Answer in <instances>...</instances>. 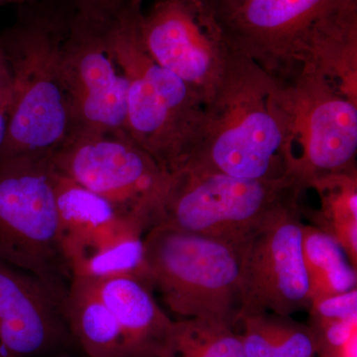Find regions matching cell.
Wrapping results in <instances>:
<instances>
[{
  "label": "cell",
  "mask_w": 357,
  "mask_h": 357,
  "mask_svg": "<svg viewBox=\"0 0 357 357\" xmlns=\"http://www.w3.org/2000/svg\"><path fill=\"white\" fill-rule=\"evenodd\" d=\"M291 138L288 88L241 54L218 95L204 107L178 169L251 180L294 178Z\"/></svg>",
  "instance_id": "cell-1"
},
{
  "label": "cell",
  "mask_w": 357,
  "mask_h": 357,
  "mask_svg": "<svg viewBox=\"0 0 357 357\" xmlns=\"http://www.w3.org/2000/svg\"><path fill=\"white\" fill-rule=\"evenodd\" d=\"M66 23L57 16L34 15L0 40L13 86L0 161L50 155L69 137L72 119L62 76Z\"/></svg>",
  "instance_id": "cell-2"
},
{
  "label": "cell",
  "mask_w": 357,
  "mask_h": 357,
  "mask_svg": "<svg viewBox=\"0 0 357 357\" xmlns=\"http://www.w3.org/2000/svg\"><path fill=\"white\" fill-rule=\"evenodd\" d=\"M140 7L126 3L107 24L115 58L128 81L126 132L171 174L189 151L203 103L148 55L138 32Z\"/></svg>",
  "instance_id": "cell-3"
},
{
  "label": "cell",
  "mask_w": 357,
  "mask_h": 357,
  "mask_svg": "<svg viewBox=\"0 0 357 357\" xmlns=\"http://www.w3.org/2000/svg\"><path fill=\"white\" fill-rule=\"evenodd\" d=\"M152 290L183 319L234 328L241 311V250L211 237L156 225L143 236Z\"/></svg>",
  "instance_id": "cell-4"
},
{
  "label": "cell",
  "mask_w": 357,
  "mask_h": 357,
  "mask_svg": "<svg viewBox=\"0 0 357 357\" xmlns=\"http://www.w3.org/2000/svg\"><path fill=\"white\" fill-rule=\"evenodd\" d=\"M303 191L294 178L251 180L180 168L170 174L156 225L211 237L241 250L274 213L299 204Z\"/></svg>",
  "instance_id": "cell-5"
},
{
  "label": "cell",
  "mask_w": 357,
  "mask_h": 357,
  "mask_svg": "<svg viewBox=\"0 0 357 357\" xmlns=\"http://www.w3.org/2000/svg\"><path fill=\"white\" fill-rule=\"evenodd\" d=\"M0 258L67 295L55 170L49 155L0 161Z\"/></svg>",
  "instance_id": "cell-6"
},
{
  "label": "cell",
  "mask_w": 357,
  "mask_h": 357,
  "mask_svg": "<svg viewBox=\"0 0 357 357\" xmlns=\"http://www.w3.org/2000/svg\"><path fill=\"white\" fill-rule=\"evenodd\" d=\"M49 157L58 173L109 202L144 234L158 223L170 174L126 130L72 132Z\"/></svg>",
  "instance_id": "cell-7"
},
{
  "label": "cell",
  "mask_w": 357,
  "mask_h": 357,
  "mask_svg": "<svg viewBox=\"0 0 357 357\" xmlns=\"http://www.w3.org/2000/svg\"><path fill=\"white\" fill-rule=\"evenodd\" d=\"M138 32L148 55L180 77L204 107L241 56L202 0H159L147 15L140 13Z\"/></svg>",
  "instance_id": "cell-8"
},
{
  "label": "cell",
  "mask_w": 357,
  "mask_h": 357,
  "mask_svg": "<svg viewBox=\"0 0 357 357\" xmlns=\"http://www.w3.org/2000/svg\"><path fill=\"white\" fill-rule=\"evenodd\" d=\"M328 77L303 70L288 88L291 175L305 190L326 176L356 171V96Z\"/></svg>",
  "instance_id": "cell-9"
},
{
  "label": "cell",
  "mask_w": 357,
  "mask_h": 357,
  "mask_svg": "<svg viewBox=\"0 0 357 357\" xmlns=\"http://www.w3.org/2000/svg\"><path fill=\"white\" fill-rule=\"evenodd\" d=\"M109 21L74 14L66 23L62 76L70 133L126 131L128 81L110 47Z\"/></svg>",
  "instance_id": "cell-10"
},
{
  "label": "cell",
  "mask_w": 357,
  "mask_h": 357,
  "mask_svg": "<svg viewBox=\"0 0 357 357\" xmlns=\"http://www.w3.org/2000/svg\"><path fill=\"white\" fill-rule=\"evenodd\" d=\"M303 227L299 204H293L274 213L244 243L237 319L262 312L291 317L310 309Z\"/></svg>",
  "instance_id": "cell-11"
},
{
  "label": "cell",
  "mask_w": 357,
  "mask_h": 357,
  "mask_svg": "<svg viewBox=\"0 0 357 357\" xmlns=\"http://www.w3.org/2000/svg\"><path fill=\"white\" fill-rule=\"evenodd\" d=\"M345 0H249L215 18L230 46L272 73L303 62L312 34Z\"/></svg>",
  "instance_id": "cell-12"
},
{
  "label": "cell",
  "mask_w": 357,
  "mask_h": 357,
  "mask_svg": "<svg viewBox=\"0 0 357 357\" xmlns=\"http://www.w3.org/2000/svg\"><path fill=\"white\" fill-rule=\"evenodd\" d=\"M61 295L0 258V357H38L75 344Z\"/></svg>",
  "instance_id": "cell-13"
},
{
  "label": "cell",
  "mask_w": 357,
  "mask_h": 357,
  "mask_svg": "<svg viewBox=\"0 0 357 357\" xmlns=\"http://www.w3.org/2000/svg\"><path fill=\"white\" fill-rule=\"evenodd\" d=\"M55 187L61 246L72 277L77 268L91 258L131 237L144 236L137 225L122 217L109 202L56 170Z\"/></svg>",
  "instance_id": "cell-14"
},
{
  "label": "cell",
  "mask_w": 357,
  "mask_h": 357,
  "mask_svg": "<svg viewBox=\"0 0 357 357\" xmlns=\"http://www.w3.org/2000/svg\"><path fill=\"white\" fill-rule=\"evenodd\" d=\"M93 281L119 323L129 357H161L174 321L157 304L153 291L133 277Z\"/></svg>",
  "instance_id": "cell-15"
},
{
  "label": "cell",
  "mask_w": 357,
  "mask_h": 357,
  "mask_svg": "<svg viewBox=\"0 0 357 357\" xmlns=\"http://www.w3.org/2000/svg\"><path fill=\"white\" fill-rule=\"evenodd\" d=\"M63 314L75 344L89 357H129L123 333L93 279H72Z\"/></svg>",
  "instance_id": "cell-16"
},
{
  "label": "cell",
  "mask_w": 357,
  "mask_h": 357,
  "mask_svg": "<svg viewBox=\"0 0 357 357\" xmlns=\"http://www.w3.org/2000/svg\"><path fill=\"white\" fill-rule=\"evenodd\" d=\"M302 253L311 304L356 289V268L340 243L324 230L304 225Z\"/></svg>",
  "instance_id": "cell-17"
},
{
  "label": "cell",
  "mask_w": 357,
  "mask_h": 357,
  "mask_svg": "<svg viewBox=\"0 0 357 357\" xmlns=\"http://www.w3.org/2000/svg\"><path fill=\"white\" fill-rule=\"evenodd\" d=\"M245 357H316L317 345L309 326L273 312L241 317Z\"/></svg>",
  "instance_id": "cell-18"
},
{
  "label": "cell",
  "mask_w": 357,
  "mask_h": 357,
  "mask_svg": "<svg viewBox=\"0 0 357 357\" xmlns=\"http://www.w3.org/2000/svg\"><path fill=\"white\" fill-rule=\"evenodd\" d=\"M321 211H312L316 227L332 236L344 249L352 266L357 264L356 171L335 174L314 181Z\"/></svg>",
  "instance_id": "cell-19"
},
{
  "label": "cell",
  "mask_w": 357,
  "mask_h": 357,
  "mask_svg": "<svg viewBox=\"0 0 357 357\" xmlns=\"http://www.w3.org/2000/svg\"><path fill=\"white\" fill-rule=\"evenodd\" d=\"M161 357H245L234 328L201 319L174 321Z\"/></svg>",
  "instance_id": "cell-20"
},
{
  "label": "cell",
  "mask_w": 357,
  "mask_h": 357,
  "mask_svg": "<svg viewBox=\"0 0 357 357\" xmlns=\"http://www.w3.org/2000/svg\"><path fill=\"white\" fill-rule=\"evenodd\" d=\"M310 328L316 340L317 356L344 357L351 338L357 335V319H310Z\"/></svg>",
  "instance_id": "cell-21"
},
{
  "label": "cell",
  "mask_w": 357,
  "mask_h": 357,
  "mask_svg": "<svg viewBox=\"0 0 357 357\" xmlns=\"http://www.w3.org/2000/svg\"><path fill=\"white\" fill-rule=\"evenodd\" d=\"M310 319H357V290L332 296L312 303Z\"/></svg>",
  "instance_id": "cell-22"
},
{
  "label": "cell",
  "mask_w": 357,
  "mask_h": 357,
  "mask_svg": "<svg viewBox=\"0 0 357 357\" xmlns=\"http://www.w3.org/2000/svg\"><path fill=\"white\" fill-rule=\"evenodd\" d=\"M77 15L89 20H112L126 6L128 0H73Z\"/></svg>",
  "instance_id": "cell-23"
},
{
  "label": "cell",
  "mask_w": 357,
  "mask_h": 357,
  "mask_svg": "<svg viewBox=\"0 0 357 357\" xmlns=\"http://www.w3.org/2000/svg\"><path fill=\"white\" fill-rule=\"evenodd\" d=\"M13 86L6 58L0 59V112L9 109L13 102Z\"/></svg>",
  "instance_id": "cell-24"
},
{
  "label": "cell",
  "mask_w": 357,
  "mask_h": 357,
  "mask_svg": "<svg viewBox=\"0 0 357 357\" xmlns=\"http://www.w3.org/2000/svg\"><path fill=\"white\" fill-rule=\"evenodd\" d=\"M215 18L222 17L249 0H202Z\"/></svg>",
  "instance_id": "cell-25"
},
{
  "label": "cell",
  "mask_w": 357,
  "mask_h": 357,
  "mask_svg": "<svg viewBox=\"0 0 357 357\" xmlns=\"http://www.w3.org/2000/svg\"><path fill=\"white\" fill-rule=\"evenodd\" d=\"M9 109L0 112V157H1L2 149L6 142L7 124H8Z\"/></svg>",
  "instance_id": "cell-26"
},
{
  "label": "cell",
  "mask_w": 357,
  "mask_h": 357,
  "mask_svg": "<svg viewBox=\"0 0 357 357\" xmlns=\"http://www.w3.org/2000/svg\"><path fill=\"white\" fill-rule=\"evenodd\" d=\"M26 0H0V8L3 6H10V4L24 3Z\"/></svg>",
  "instance_id": "cell-27"
},
{
  "label": "cell",
  "mask_w": 357,
  "mask_h": 357,
  "mask_svg": "<svg viewBox=\"0 0 357 357\" xmlns=\"http://www.w3.org/2000/svg\"><path fill=\"white\" fill-rule=\"evenodd\" d=\"M141 2H142V0H128V3L136 6H140Z\"/></svg>",
  "instance_id": "cell-28"
},
{
  "label": "cell",
  "mask_w": 357,
  "mask_h": 357,
  "mask_svg": "<svg viewBox=\"0 0 357 357\" xmlns=\"http://www.w3.org/2000/svg\"><path fill=\"white\" fill-rule=\"evenodd\" d=\"M3 57V51H2L1 46H0V59Z\"/></svg>",
  "instance_id": "cell-29"
}]
</instances>
